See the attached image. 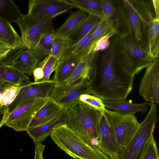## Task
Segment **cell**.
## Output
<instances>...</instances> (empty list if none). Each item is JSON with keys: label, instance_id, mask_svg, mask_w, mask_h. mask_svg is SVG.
<instances>
[{"label": "cell", "instance_id": "cell-23", "mask_svg": "<svg viewBox=\"0 0 159 159\" xmlns=\"http://www.w3.org/2000/svg\"><path fill=\"white\" fill-rule=\"evenodd\" d=\"M146 50L152 57L159 58V19L155 17L149 23Z\"/></svg>", "mask_w": 159, "mask_h": 159}, {"label": "cell", "instance_id": "cell-13", "mask_svg": "<svg viewBox=\"0 0 159 159\" xmlns=\"http://www.w3.org/2000/svg\"><path fill=\"white\" fill-rule=\"evenodd\" d=\"M56 84L52 80L46 81L32 82L21 87L14 100L5 109L10 114L26 102L35 99L48 98Z\"/></svg>", "mask_w": 159, "mask_h": 159}, {"label": "cell", "instance_id": "cell-7", "mask_svg": "<svg viewBox=\"0 0 159 159\" xmlns=\"http://www.w3.org/2000/svg\"><path fill=\"white\" fill-rule=\"evenodd\" d=\"M52 19L46 16L22 14L15 22L20 30L22 41L28 49H34L42 35L53 28Z\"/></svg>", "mask_w": 159, "mask_h": 159}, {"label": "cell", "instance_id": "cell-26", "mask_svg": "<svg viewBox=\"0 0 159 159\" xmlns=\"http://www.w3.org/2000/svg\"><path fill=\"white\" fill-rule=\"evenodd\" d=\"M57 35L53 28L47 31L42 35L37 45L33 50L41 61L50 54L53 42Z\"/></svg>", "mask_w": 159, "mask_h": 159}, {"label": "cell", "instance_id": "cell-16", "mask_svg": "<svg viewBox=\"0 0 159 159\" xmlns=\"http://www.w3.org/2000/svg\"><path fill=\"white\" fill-rule=\"evenodd\" d=\"M66 109L48 122L40 125L28 127L26 131L35 144L41 143L60 126L66 125Z\"/></svg>", "mask_w": 159, "mask_h": 159}, {"label": "cell", "instance_id": "cell-42", "mask_svg": "<svg viewBox=\"0 0 159 159\" xmlns=\"http://www.w3.org/2000/svg\"><path fill=\"white\" fill-rule=\"evenodd\" d=\"M152 3L154 10L155 17L159 19V1L158 0H152Z\"/></svg>", "mask_w": 159, "mask_h": 159}, {"label": "cell", "instance_id": "cell-27", "mask_svg": "<svg viewBox=\"0 0 159 159\" xmlns=\"http://www.w3.org/2000/svg\"><path fill=\"white\" fill-rule=\"evenodd\" d=\"M0 37L4 39L11 48L22 41L21 38L11 24L0 17Z\"/></svg>", "mask_w": 159, "mask_h": 159}, {"label": "cell", "instance_id": "cell-21", "mask_svg": "<svg viewBox=\"0 0 159 159\" xmlns=\"http://www.w3.org/2000/svg\"><path fill=\"white\" fill-rule=\"evenodd\" d=\"M102 102L106 108L124 114H135L138 111L143 113L147 110L148 105L147 102L141 103H134L126 99L112 101L102 100Z\"/></svg>", "mask_w": 159, "mask_h": 159}, {"label": "cell", "instance_id": "cell-8", "mask_svg": "<svg viewBox=\"0 0 159 159\" xmlns=\"http://www.w3.org/2000/svg\"><path fill=\"white\" fill-rule=\"evenodd\" d=\"M41 61L34 52L28 49L22 41L0 58V65L10 66L31 76Z\"/></svg>", "mask_w": 159, "mask_h": 159}, {"label": "cell", "instance_id": "cell-14", "mask_svg": "<svg viewBox=\"0 0 159 159\" xmlns=\"http://www.w3.org/2000/svg\"><path fill=\"white\" fill-rule=\"evenodd\" d=\"M70 1L65 0H30L28 2L30 15L46 16L53 19L74 8Z\"/></svg>", "mask_w": 159, "mask_h": 159}, {"label": "cell", "instance_id": "cell-35", "mask_svg": "<svg viewBox=\"0 0 159 159\" xmlns=\"http://www.w3.org/2000/svg\"><path fill=\"white\" fill-rule=\"evenodd\" d=\"M141 159H159L158 148L153 136L148 141Z\"/></svg>", "mask_w": 159, "mask_h": 159}, {"label": "cell", "instance_id": "cell-33", "mask_svg": "<svg viewBox=\"0 0 159 159\" xmlns=\"http://www.w3.org/2000/svg\"><path fill=\"white\" fill-rule=\"evenodd\" d=\"M79 100L100 111H104L106 109L102 100L91 94H84L81 95Z\"/></svg>", "mask_w": 159, "mask_h": 159}, {"label": "cell", "instance_id": "cell-44", "mask_svg": "<svg viewBox=\"0 0 159 159\" xmlns=\"http://www.w3.org/2000/svg\"><path fill=\"white\" fill-rule=\"evenodd\" d=\"M5 111V108H0V124L2 121L3 113Z\"/></svg>", "mask_w": 159, "mask_h": 159}, {"label": "cell", "instance_id": "cell-31", "mask_svg": "<svg viewBox=\"0 0 159 159\" xmlns=\"http://www.w3.org/2000/svg\"><path fill=\"white\" fill-rule=\"evenodd\" d=\"M58 60L54 57L50 55L39 63L37 66L42 69L44 76L43 79L37 82L50 80L51 75L53 71H55Z\"/></svg>", "mask_w": 159, "mask_h": 159}, {"label": "cell", "instance_id": "cell-15", "mask_svg": "<svg viewBox=\"0 0 159 159\" xmlns=\"http://www.w3.org/2000/svg\"><path fill=\"white\" fill-rule=\"evenodd\" d=\"M142 78L139 94L147 102L159 103V60L146 68Z\"/></svg>", "mask_w": 159, "mask_h": 159}, {"label": "cell", "instance_id": "cell-19", "mask_svg": "<svg viewBox=\"0 0 159 159\" xmlns=\"http://www.w3.org/2000/svg\"><path fill=\"white\" fill-rule=\"evenodd\" d=\"M119 26L118 19L111 20L104 17L101 18L88 43L79 52L81 55L82 58L89 55L95 44L100 38L113 30H119Z\"/></svg>", "mask_w": 159, "mask_h": 159}, {"label": "cell", "instance_id": "cell-25", "mask_svg": "<svg viewBox=\"0 0 159 159\" xmlns=\"http://www.w3.org/2000/svg\"><path fill=\"white\" fill-rule=\"evenodd\" d=\"M87 16L84 11L79 10L72 12L64 23L55 30L57 34L67 36L75 30Z\"/></svg>", "mask_w": 159, "mask_h": 159}, {"label": "cell", "instance_id": "cell-30", "mask_svg": "<svg viewBox=\"0 0 159 159\" xmlns=\"http://www.w3.org/2000/svg\"><path fill=\"white\" fill-rule=\"evenodd\" d=\"M72 43V41L68 37L57 34L53 42L50 55L58 60L65 55Z\"/></svg>", "mask_w": 159, "mask_h": 159}, {"label": "cell", "instance_id": "cell-41", "mask_svg": "<svg viewBox=\"0 0 159 159\" xmlns=\"http://www.w3.org/2000/svg\"><path fill=\"white\" fill-rule=\"evenodd\" d=\"M12 86H15L6 81L0 80V100L4 91L7 89Z\"/></svg>", "mask_w": 159, "mask_h": 159}, {"label": "cell", "instance_id": "cell-32", "mask_svg": "<svg viewBox=\"0 0 159 159\" xmlns=\"http://www.w3.org/2000/svg\"><path fill=\"white\" fill-rule=\"evenodd\" d=\"M21 87L12 86L7 89L2 94L0 100V108H5L14 100Z\"/></svg>", "mask_w": 159, "mask_h": 159}, {"label": "cell", "instance_id": "cell-18", "mask_svg": "<svg viewBox=\"0 0 159 159\" xmlns=\"http://www.w3.org/2000/svg\"><path fill=\"white\" fill-rule=\"evenodd\" d=\"M82 58L79 53H70L64 55L58 60L52 80L59 85L71 75Z\"/></svg>", "mask_w": 159, "mask_h": 159}, {"label": "cell", "instance_id": "cell-4", "mask_svg": "<svg viewBox=\"0 0 159 159\" xmlns=\"http://www.w3.org/2000/svg\"><path fill=\"white\" fill-rule=\"evenodd\" d=\"M113 40L116 60L134 76L159 59L151 57L127 33L119 34Z\"/></svg>", "mask_w": 159, "mask_h": 159}, {"label": "cell", "instance_id": "cell-2", "mask_svg": "<svg viewBox=\"0 0 159 159\" xmlns=\"http://www.w3.org/2000/svg\"><path fill=\"white\" fill-rule=\"evenodd\" d=\"M101 112L78 100L66 110V125L90 146L98 149Z\"/></svg>", "mask_w": 159, "mask_h": 159}, {"label": "cell", "instance_id": "cell-43", "mask_svg": "<svg viewBox=\"0 0 159 159\" xmlns=\"http://www.w3.org/2000/svg\"><path fill=\"white\" fill-rule=\"evenodd\" d=\"M9 114L7 111L5 110L3 114L2 121L0 124V128L6 122Z\"/></svg>", "mask_w": 159, "mask_h": 159}, {"label": "cell", "instance_id": "cell-17", "mask_svg": "<svg viewBox=\"0 0 159 159\" xmlns=\"http://www.w3.org/2000/svg\"><path fill=\"white\" fill-rule=\"evenodd\" d=\"M98 53L92 52L88 57L82 58L70 76L59 85L70 84L80 80H86L90 83Z\"/></svg>", "mask_w": 159, "mask_h": 159}, {"label": "cell", "instance_id": "cell-39", "mask_svg": "<svg viewBox=\"0 0 159 159\" xmlns=\"http://www.w3.org/2000/svg\"><path fill=\"white\" fill-rule=\"evenodd\" d=\"M45 146L41 143L35 144L34 159H43V153Z\"/></svg>", "mask_w": 159, "mask_h": 159}, {"label": "cell", "instance_id": "cell-12", "mask_svg": "<svg viewBox=\"0 0 159 159\" xmlns=\"http://www.w3.org/2000/svg\"><path fill=\"white\" fill-rule=\"evenodd\" d=\"M99 132L100 142L98 149L111 159H120L121 153L113 124L104 111L100 113Z\"/></svg>", "mask_w": 159, "mask_h": 159}, {"label": "cell", "instance_id": "cell-24", "mask_svg": "<svg viewBox=\"0 0 159 159\" xmlns=\"http://www.w3.org/2000/svg\"><path fill=\"white\" fill-rule=\"evenodd\" d=\"M101 19L92 15L87 16L75 30L66 36L72 41V45L76 44L96 27L99 24Z\"/></svg>", "mask_w": 159, "mask_h": 159}, {"label": "cell", "instance_id": "cell-34", "mask_svg": "<svg viewBox=\"0 0 159 159\" xmlns=\"http://www.w3.org/2000/svg\"><path fill=\"white\" fill-rule=\"evenodd\" d=\"M119 32V30H115L103 36L97 42L92 52L97 53L108 49L111 43L110 39Z\"/></svg>", "mask_w": 159, "mask_h": 159}, {"label": "cell", "instance_id": "cell-40", "mask_svg": "<svg viewBox=\"0 0 159 159\" xmlns=\"http://www.w3.org/2000/svg\"><path fill=\"white\" fill-rule=\"evenodd\" d=\"M33 75L35 82H37L43 78L44 76L43 71L40 67L37 66L34 70Z\"/></svg>", "mask_w": 159, "mask_h": 159}, {"label": "cell", "instance_id": "cell-1", "mask_svg": "<svg viewBox=\"0 0 159 159\" xmlns=\"http://www.w3.org/2000/svg\"><path fill=\"white\" fill-rule=\"evenodd\" d=\"M114 40L97 61L90 83L91 94L103 101L126 99L131 92L134 75L115 58Z\"/></svg>", "mask_w": 159, "mask_h": 159}, {"label": "cell", "instance_id": "cell-6", "mask_svg": "<svg viewBox=\"0 0 159 159\" xmlns=\"http://www.w3.org/2000/svg\"><path fill=\"white\" fill-rule=\"evenodd\" d=\"M157 120V104L152 102L148 114L122 153L120 159H141L148 141L153 136Z\"/></svg>", "mask_w": 159, "mask_h": 159}, {"label": "cell", "instance_id": "cell-20", "mask_svg": "<svg viewBox=\"0 0 159 159\" xmlns=\"http://www.w3.org/2000/svg\"><path fill=\"white\" fill-rule=\"evenodd\" d=\"M64 109L63 107L49 98L46 103L39 110L28 127L42 125L57 116Z\"/></svg>", "mask_w": 159, "mask_h": 159}, {"label": "cell", "instance_id": "cell-29", "mask_svg": "<svg viewBox=\"0 0 159 159\" xmlns=\"http://www.w3.org/2000/svg\"><path fill=\"white\" fill-rule=\"evenodd\" d=\"M74 7L79 8L89 15L101 18L103 17L101 2L99 0H70Z\"/></svg>", "mask_w": 159, "mask_h": 159}, {"label": "cell", "instance_id": "cell-10", "mask_svg": "<svg viewBox=\"0 0 159 159\" xmlns=\"http://www.w3.org/2000/svg\"><path fill=\"white\" fill-rule=\"evenodd\" d=\"M48 98L35 99L23 103L9 114L3 125L16 131H26L36 113Z\"/></svg>", "mask_w": 159, "mask_h": 159}, {"label": "cell", "instance_id": "cell-45", "mask_svg": "<svg viewBox=\"0 0 159 159\" xmlns=\"http://www.w3.org/2000/svg\"><path fill=\"white\" fill-rule=\"evenodd\" d=\"M76 159H79V158H76Z\"/></svg>", "mask_w": 159, "mask_h": 159}, {"label": "cell", "instance_id": "cell-3", "mask_svg": "<svg viewBox=\"0 0 159 159\" xmlns=\"http://www.w3.org/2000/svg\"><path fill=\"white\" fill-rule=\"evenodd\" d=\"M148 1L122 0L123 7L120 10L128 29L125 33L131 35L144 48L147 45L149 23L155 17L153 15L151 1Z\"/></svg>", "mask_w": 159, "mask_h": 159}, {"label": "cell", "instance_id": "cell-11", "mask_svg": "<svg viewBox=\"0 0 159 159\" xmlns=\"http://www.w3.org/2000/svg\"><path fill=\"white\" fill-rule=\"evenodd\" d=\"M91 91L89 81L80 80L70 84L55 85L49 98L66 110L79 100L81 95L90 94Z\"/></svg>", "mask_w": 159, "mask_h": 159}, {"label": "cell", "instance_id": "cell-36", "mask_svg": "<svg viewBox=\"0 0 159 159\" xmlns=\"http://www.w3.org/2000/svg\"><path fill=\"white\" fill-rule=\"evenodd\" d=\"M100 1L103 17L111 20L117 19L116 17V9L113 1L109 0H100Z\"/></svg>", "mask_w": 159, "mask_h": 159}, {"label": "cell", "instance_id": "cell-9", "mask_svg": "<svg viewBox=\"0 0 159 159\" xmlns=\"http://www.w3.org/2000/svg\"><path fill=\"white\" fill-rule=\"evenodd\" d=\"M104 111L113 124L116 138L121 155L135 133L140 123L135 114H121L107 109Z\"/></svg>", "mask_w": 159, "mask_h": 159}, {"label": "cell", "instance_id": "cell-5", "mask_svg": "<svg viewBox=\"0 0 159 159\" xmlns=\"http://www.w3.org/2000/svg\"><path fill=\"white\" fill-rule=\"evenodd\" d=\"M50 136L61 149L75 159H111L90 146L66 125L57 128Z\"/></svg>", "mask_w": 159, "mask_h": 159}, {"label": "cell", "instance_id": "cell-38", "mask_svg": "<svg viewBox=\"0 0 159 159\" xmlns=\"http://www.w3.org/2000/svg\"><path fill=\"white\" fill-rule=\"evenodd\" d=\"M11 48L7 42L0 37V58L5 55Z\"/></svg>", "mask_w": 159, "mask_h": 159}, {"label": "cell", "instance_id": "cell-22", "mask_svg": "<svg viewBox=\"0 0 159 159\" xmlns=\"http://www.w3.org/2000/svg\"><path fill=\"white\" fill-rule=\"evenodd\" d=\"M0 80L22 87L31 84L26 75L9 66L0 65Z\"/></svg>", "mask_w": 159, "mask_h": 159}, {"label": "cell", "instance_id": "cell-28", "mask_svg": "<svg viewBox=\"0 0 159 159\" xmlns=\"http://www.w3.org/2000/svg\"><path fill=\"white\" fill-rule=\"evenodd\" d=\"M22 14L13 1L0 0L1 18L11 23L15 22Z\"/></svg>", "mask_w": 159, "mask_h": 159}, {"label": "cell", "instance_id": "cell-37", "mask_svg": "<svg viewBox=\"0 0 159 159\" xmlns=\"http://www.w3.org/2000/svg\"><path fill=\"white\" fill-rule=\"evenodd\" d=\"M97 27L93 29L76 44L71 46L65 55L72 52L77 53L80 52L88 43Z\"/></svg>", "mask_w": 159, "mask_h": 159}]
</instances>
